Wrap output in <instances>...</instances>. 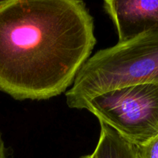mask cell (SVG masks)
Wrapping results in <instances>:
<instances>
[{"label": "cell", "mask_w": 158, "mask_h": 158, "mask_svg": "<svg viewBox=\"0 0 158 158\" xmlns=\"http://www.w3.org/2000/svg\"><path fill=\"white\" fill-rule=\"evenodd\" d=\"M2 2L3 1H0V4H2Z\"/></svg>", "instance_id": "obj_9"}, {"label": "cell", "mask_w": 158, "mask_h": 158, "mask_svg": "<svg viewBox=\"0 0 158 158\" xmlns=\"http://www.w3.org/2000/svg\"><path fill=\"white\" fill-rule=\"evenodd\" d=\"M104 9L117 30L119 43L158 28V0H106Z\"/></svg>", "instance_id": "obj_4"}, {"label": "cell", "mask_w": 158, "mask_h": 158, "mask_svg": "<svg viewBox=\"0 0 158 158\" xmlns=\"http://www.w3.org/2000/svg\"><path fill=\"white\" fill-rule=\"evenodd\" d=\"M96 40L77 0H6L0 4V91L19 100L66 92Z\"/></svg>", "instance_id": "obj_1"}, {"label": "cell", "mask_w": 158, "mask_h": 158, "mask_svg": "<svg viewBox=\"0 0 158 158\" xmlns=\"http://www.w3.org/2000/svg\"><path fill=\"white\" fill-rule=\"evenodd\" d=\"M101 132L93 158H137L136 146L114 129L100 123Z\"/></svg>", "instance_id": "obj_5"}, {"label": "cell", "mask_w": 158, "mask_h": 158, "mask_svg": "<svg viewBox=\"0 0 158 158\" xmlns=\"http://www.w3.org/2000/svg\"><path fill=\"white\" fill-rule=\"evenodd\" d=\"M158 83V28L90 56L65 94L68 106L81 110L98 94L117 88Z\"/></svg>", "instance_id": "obj_2"}, {"label": "cell", "mask_w": 158, "mask_h": 158, "mask_svg": "<svg viewBox=\"0 0 158 158\" xmlns=\"http://www.w3.org/2000/svg\"><path fill=\"white\" fill-rule=\"evenodd\" d=\"M81 158H93V155H92V154H89V155L84 156V157H82Z\"/></svg>", "instance_id": "obj_8"}, {"label": "cell", "mask_w": 158, "mask_h": 158, "mask_svg": "<svg viewBox=\"0 0 158 158\" xmlns=\"http://www.w3.org/2000/svg\"><path fill=\"white\" fill-rule=\"evenodd\" d=\"M137 158H158V135L147 143L136 146Z\"/></svg>", "instance_id": "obj_6"}, {"label": "cell", "mask_w": 158, "mask_h": 158, "mask_svg": "<svg viewBox=\"0 0 158 158\" xmlns=\"http://www.w3.org/2000/svg\"><path fill=\"white\" fill-rule=\"evenodd\" d=\"M0 158H6V148L1 134H0Z\"/></svg>", "instance_id": "obj_7"}, {"label": "cell", "mask_w": 158, "mask_h": 158, "mask_svg": "<svg viewBox=\"0 0 158 158\" xmlns=\"http://www.w3.org/2000/svg\"><path fill=\"white\" fill-rule=\"evenodd\" d=\"M82 109L135 146L158 135V83L106 91L85 102Z\"/></svg>", "instance_id": "obj_3"}]
</instances>
